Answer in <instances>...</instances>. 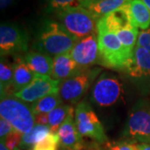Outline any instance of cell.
Returning <instances> with one entry per match:
<instances>
[{
  "label": "cell",
  "mask_w": 150,
  "mask_h": 150,
  "mask_svg": "<svg viewBox=\"0 0 150 150\" xmlns=\"http://www.w3.org/2000/svg\"><path fill=\"white\" fill-rule=\"evenodd\" d=\"M77 41L58 21L45 20L38 33L35 48L42 54L55 57L70 53Z\"/></svg>",
  "instance_id": "1"
},
{
  "label": "cell",
  "mask_w": 150,
  "mask_h": 150,
  "mask_svg": "<svg viewBox=\"0 0 150 150\" xmlns=\"http://www.w3.org/2000/svg\"><path fill=\"white\" fill-rule=\"evenodd\" d=\"M58 22L76 39L98 33L100 18L83 7H72L56 11Z\"/></svg>",
  "instance_id": "2"
},
{
  "label": "cell",
  "mask_w": 150,
  "mask_h": 150,
  "mask_svg": "<svg viewBox=\"0 0 150 150\" xmlns=\"http://www.w3.org/2000/svg\"><path fill=\"white\" fill-rule=\"evenodd\" d=\"M98 64L108 69L124 70L128 61L133 55L126 52L117 33L98 26Z\"/></svg>",
  "instance_id": "3"
},
{
  "label": "cell",
  "mask_w": 150,
  "mask_h": 150,
  "mask_svg": "<svg viewBox=\"0 0 150 150\" xmlns=\"http://www.w3.org/2000/svg\"><path fill=\"white\" fill-rule=\"evenodd\" d=\"M0 115L23 134H27L35 125V116L31 108L14 96L1 98Z\"/></svg>",
  "instance_id": "4"
},
{
  "label": "cell",
  "mask_w": 150,
  "mask_h": 150,
  "mask_svg": "<svg viewBox=\"0 0 150 150\" xmlns=\"http://www.w3.org/2000/svg\"><path fill=\"white\" fill-rule=\"evenodd\" d=\"M124 138L143 144H150V104L139 100L130 110L123 129Z\"/></svg>",
  "instance_id": "5"
},
{
  "label": "cell",
  "mask_w": 150,
  "mask_h": 150,
  "mask_svg": "<svg viewBox=\"0 0 150 150\" xmlns=\"http://www.w3.org/2000/svg\"><path fill=\"white\" fill-rule=\"evenodd\" d=\"M75 123L79 134L98 144H105L108 138L102 123L88 102H79L75 110Z\"/></svg>",
  "instance_id": "6"
},
{
  "label": "cell",
  "mask_w": 150,
  "mask_h": 150,
  "mask_svg": "<svg viewBox=\"0 0 150 150\" xmlns=\"http://www.w3.org/2000/svg\"><path fill=\"white\" fill-rule=\"evenodd\" d=\"M123 84L114 75L103 73L92 87L91 100L99 107H110L123 95Z\"/></svg>",
  "instance_id": "7"
},
{
  "label": "cell",
  "mask_w": 150,
  "mask_h": 150,
  "mask_svg": "<svg viewBox=\"0 0 150 150\" xmlns=\"http://www.w3.org/2000/svg\"><path fill=\"white\" fill-rule=\"evenodd\" d=\"M100 71V69H81L74 76L64 81L59 88L62 99L72 103L79 102Z\"/></svg>",
  "instance_id": "8"
},
{
  "label": "cell",
  "mask_w": 150,
  "mask_h": 150,
  "mask_svg": "<svg viewBox=\"0 0 150 150\" xmlns=\"http://www.w3.org/2000/svg\"><path fill=\"white\" fill-rule=\"evenodd\" d=\"M60 85V81L50 76L36 75L28 85L16 92L13 96L23 102L34 103L49 94L59 93Z\"/></svg>",
  "instance_id": "9"
},
{
  "label": "cell",
  "mask_w": 150,
  "mask_h": 150,
  "mask_svg": "<svg viewBox=\"0 0 150 150\" xmlns=\"http://www.w3.org/2000/svg\"><path fill=\"white\" fill-rule=\"evenodd\" d=\"M28 48V37L20 28L12 23H2L0 27L1 56L26 52Z\"/></svg>",
  "instance_id": "10"
},
{
  "label": "cell",
  "mask_w": 150,
  "mask_h": 150,
  "mask_svg": "<svg viewBox=\"0 0 150 150\" xmlns=\"http://www.w3.org/2000/svg\"><path fill=\"white\" fill-rule=\"evenodd\" d=\"M70 55L82 69L88 68L89 66L98 63L99 50L98 33L78 39L70 52Z\"/></svg>",
  "instance_id": "11"
},
{
  "label": "cell",
  "mask_w": 150,
  "mask_h": 150,
  "mask_svg": "<svg viewBox=\"0 0 150 150\" xmlns=\"http://www.w3.org/2000/svg\"><path fill=\"white\" fill-rule=\"evenodd\" d=\"M74 112L66 118L59 127L57 134L59 135L60 144L67 150H83L85 147L83 136L77 129Z\"/></svg>",
  "instance_id": "12"
},
{
  "label": "cell",
  "mask_w": 150,
  "mask_h": 150,
  "mask_svg": "<svg viewBox=\"0 0 150 150\" xmlns=\"http://www.w3.org/2000/svg\"><path fill=\"white\" fill-rule=\"evenodd\" d=\"M124 70L134 78H150V52L146 48L136 46Z\"/></svg>",
  "instance_id": "13"
},
{
  "label": "cell",
  "mask_w": 150,
  "mask_h": 150,
  "mask_svg": "<svg viewBox=\"0 0 150 150\" xmlns=\"http://www.w3.org/2000/svg\"><path fill=\"white\" fill-rule=\"evenodd\" d=\"M129 4L101 18L98 21V26L114 33L134 26L131 20Z\"/></svg>",
  "instance_id": "14"
},
{
  "label": "cell",
  "mask_w": 150,
  "mask_h": 150,
  "mask_svg": "<svg viewBox=\"0 0 150 150\" xmlns=\"http://www.w3.org/2000/svg\"><path fill=\"white\" fill-rule=\"evenodd\" d=\"M82 68L76 64L70 53L55 56L51 78L56 80H66L77 74Z\"/></svg>",
  "instance_id": "15"
},
{
  "label": "cell",
  "mask_w": 150,
  "mask_h": 150,
  "mask_svg": "<svg viewBox=\"0 0 150 150\" xmlns=\"http://www.w3.org/2000/svg\"><path fill=\"white\" fill-rule=\"evenodd\" d=\"M28 68L37 75L50 76L54 68V59L40 52H30L24 57Z\"/></svg>",
  "instance_id": "16"
},
{
  "label": "cell",
  "mask_w": 150,
  "mask_h": 150,
  "mask_svg": "<svg viewBox=\"0 0 150 150\" xmlns=\"http://www.w3.org/2000/svg\"><path fill=\"white\" fill-rule=\"evenodd\" d=\"M13 65V94L28 86L33 79L35 78V74L32 70L28 68L25 63L24 59L16 57Z\"/></svg>",
  "instance_id": "17"
},
{
  "label": "cell",
  "mask_w": 150,
  "mask_h": 150,
  "mask_svg": "<svg viewBox=\"0 0 150 150\" xmlns=\"http://www.w3.org/2000/svg\"><path fill=\"white\" fill-rule=\"evenodd\" d=\"M134 27L142 30L150 28V11L141 0H132L129 4Z\"/></svg>",
  "instance_id": "18"
},
{
  "label": "cell",
  "mask_w": 150,
  "mask_h": 150,
  "mask_svg": "<svg viewBox=\"0 0 150 150\" xmlns=\"http://www.w3.org/2000/svg\"><path fill=\"white\" fill-rule=\"evenodd\" d=\"M132 0H96L84 8L92 12L98 18H101L128 4Z\"/></svg>",
  "instance_id": "19"
},
{
  "label": "cell",
  "mask_w": 150,
  "mask_h": 150,
  "mask_svg": "<svg viewBox=\"0 0 150 150\" xmlns=\"http://www.w3.org/2000/svg\"><path fill=\"white\" fill-rule=\"evenodd\" d=\"M49 133H51V130L48 125L35 124L29 132L23 135L19 144L20 149H33V146L44 139Z\"/></svg>",
  "instance_id": "20"
},
{
  "label": "cell",
  "mask_w": 150,
  "mask_h": 150,
  "mask_svg": "<svg viewBox=\"0 0 150 150\" xmlns=\"http://www.w3.org/2000/svg\"><path fill=\"white\" fill-rule=\"evenodd\" d=\"M13 65L4 59H1L0 63V88L1 98L4 96L13 95Z\"/></svg>",
  "instance_id": "21"
},
{
  "label": "cell",
  "mask_w": 150,
  "mask_h": 150,
  "mask_svg": "<svg viewBox=\"0 0 150 150\" xmlns=\"http://www.w3.org/2000/svg\"><path fill=\"white\" fill-rule=\"evenodd\" d=\"M62 98L59 93H53L43 97L34 102L31 106V110L34 116L39 114H48L54 108L62 104Z\"/></svg>",
  "instance_id": "22"
},
{
  "label": "cell",
  "mask_w": 150,
  "mask_h": 150,
  "mask_svg": "<svg viewBox=\"0 0 150 150\" xmlns=\"http://www.w3.org/2000/svg\"><path fill=\"white\" fill-rule=\"evenodd\" d=\"M74 112V108L68 104H61L48 113V127L51 132L57 133L59 127L63 124L66 118Z\"/></svg>",
  "instance_id": "23"
},
{
  "label": "cell",
  "mask_w": 150,
  "mask_h": 150,
  "mask_svg": "<svg viewBox=\"0 0 150 150\" xmlns=\"http://www.w3.org/2000/svg\"><path fill=\"white\" fill-rule=\"evenodd\" d=\"M116 33L126 52L130 55H133L139 34V28L132 26L121 29Z\"/></svg>",
  "instance_id": "24"
},
{
  "label": "cell",
  "mask_w": 150,
  "mask_h": 150,
  "mask_svg": "<svg viewBox=\"0 0 150 150\" xmlns=\"http://www.w3.org/2000/svg\"><path fill=\"white\" fill-rule=\"evenodd\" d=\"M59 143L60 140L58 134L51 132L34 145L32 150H57Z\"/></svg>",
  "instance_id": "25"
},
{
  "label": "cell",
  "mask_w": 150,
  "mask_h": 150,
  "mask_svg": "<svg viewBox=\"0 0 150 150\" xmlns=\"http://www.w3.org/2000/svg\"><path fill=\"white\" fill-rule=\"evenodd\" d=\"M50 10L59 11L67 8L82 7L83 0H48Z\"/></svg>",
  "instance_id": "26"
},
{
  "label": "cell",
  "mask_w": 150,
  "mask_h": 150,
  "mask_svg": "<svg viewBox=\"0 0 150 150\" xmlns=\"http://www.w3.org/2000/svg\"><path fill=\"white\" fill-rule=\"evenodd\" d=\"M137 144L134 142L118 141V142H109L107 141L103 144V150H139Z\"/></svg>",
  "instance_id": "27"
},
{
  "label": "cell",
  "mask_w": 150,
  "mask_h": 150,
  "mask_svg": "<svg viewBox=\"0 0 150 150\" xmlns=\"http://www.w3.org/2000/svg\"><path fill=\"white\" fill-rule=\"evenodd\" d=\"M23 135V134H21L20 132L14 129L11 134H8L5 139L2 141H4L6 147L9 150H17L18 149V147L21 143Z\"/></svg>",
  "instance_id": "28"
},
{
  "label": "cell",
  "mask_w": 150,
  "mask_h": 150,
  "mask_svg": "<svg viewBox=\"0 0 150 150\" xmlns=\"http://www.w3.org/2000/svg\"><path fill=\"white\" fill-rule=\"evenodd\" d=\"M137 46L146 48L150 52V28L140 31L138 37Z\"/></svg>",
  "instance_id": "29"
},
{
  "label": "cell",
  "mask_w": 150,
  "mask_h": 150,
  "mask_svg": "<svg viewBox=\"0 0 150 150\" xmlns=\"http://www.w3.org/2000/svg\"><path fill=\"white\" fill-rule=\"evenodd\" d=\"M14 130L13 127L12 126L8 121H7L4 118H0V137L1 140H4L6 137L11 134Z\"/></svg>",
  "instance_id": "30"
},
{
  "label": "cell",
  "mask_w": 150,
  "mask_h": 150,
  "mask_svg": "<svg viewBox=\"0 0 150 150\" xmlns=\"http://www.w3.org/2000/svg\"><path fill=\"white\" fill-rule=\"evenodd\" d=\"M35 123L36 124L48 126V114H39V115L35 116Z\"/></svg>",
  "instance_id": "31"
},
{
  "label": "cell",
  "mask_w": 150,
  "mask_h": 150,
  "mask_svg": "<svg viewBox=\"0 0 150 150\" xmlns=\"http://www.w3.org/2000/svg\"><path fill=\"white\" fill-rule=\"evenodd\" d=\"M83 150H103L101 148V146L99 145V144H98L96 142H91L88 143V144L85 145L84 149Z\"/></svg>",
  "instance_id": "32"
},
{
  "label": "cell",
  "mask_w": 150,
  "mask_h": 150,
  "mask_svg": "<svg viewBox=\"0 0 150 150\" xmlns=\"http://www.w3.org/2000/svg\"><path fill=\"white\" fill-rule=\"evenodd\" d=\"M13 0H0V8L2 10L7 8L13 4Z\"/></svg>",
  "instance_id": "33"
},
{
  "label": "cell",
  "mask_w": 150,
  "mask_h": 150,
  "mask_svg": "<svg viewBox=\"0 0 150 150\" xmlns=\"http://www.w3.org/2000/svg\"><path fill=\"white\" fill-rule=\"evenodd\" d=\"M139 150H150L149 144H140L138 145Z\"/></svg>",
  "instance_id": "34"
},
{
  "label": "cell",
  "mask_w": 150,
  "mask_h": 150,
  "mask_svg": "<svg viewBox=\"0 0 150 150\" xmlns=\"http://www.w3.org/2000/svg\"><path fill=\"white\" fill-rule=\"evenodd\" d=\"M96 0H83V4H82V7H86L87 5H88L89 4H91L93 2H94Z\"/></svg>",
  "instance_id": "35"
},
{
  "label": "cell",
  "mask_w": 150,
  "mask_h": 150,
  "mask_svg": "<svg viewBox=\"0 0 150 150\" xmlns=\"http://www.w3.org/2000/svg\"><path fill=\"white\" fill-rule=\"evenodd\" d=\"M0 150H9L6 147V145L4 144V141H2V140H1V144H0Z\"/></svg>",
  "instance_id": "36"
},
{
  "label": "cell",
  "mask_w": 150,
  "mask_h": 150,
  "mask_svg": "<svg viewBox=\"0 0 150 150\" xmlns=\"http://www.w3.org/2000/svg\"><path fill=\"white\" fill-rule=\"evenodd\" d=\"M144 4L146 7L149 8V10L150 11V0H141Z\"/></svg>",
  "instance_id": "37"
},
{
  "label": "cell",
  "mask_w": 150,
  "mask_h": 150,
  "mask_svg": "<svg viewBox=\"0 0 150 150\" xmlns=\"http://www.w3.org/2000/svg\"><path fill=\"white\" fill-rule=\"evenodd\" d=\"M17 150H22V149H18Z\"/></svg>",
  "instance_id": "38"
}]
</instances>
